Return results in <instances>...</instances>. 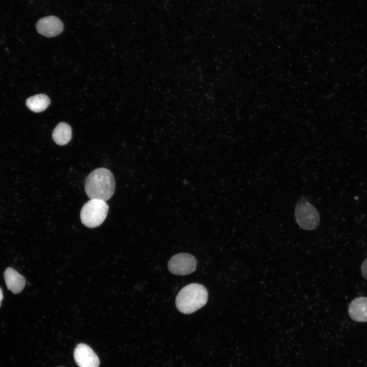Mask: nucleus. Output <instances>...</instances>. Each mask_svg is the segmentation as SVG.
Listing matches in <instances>:
<instances>
[{
    "mask_svg": "<svg viewBox=\"0 0 367 367\" xmlns=\"http://www.w3.org/2000/svg\"><path fill=\"white\" fill-rule=\"evenodd\" d=\"M115 189L114 176L105 168L95 169L86 178L85 190L90 199L106 201L113 196Z\"/></svg>",
    "mask_w": 367,
    "mask_h": 367,
    "instance_id": "1",
    "label": "nucleus"
},
{
    "mask_svg": "<svg viewBox=\"0 0 367 367\" xmlns=\"http://www.w3.org/2000/svg\"><path fill=\"white\" fill-rule=\"evenodd\" d=\"M62 21L55 16H48L40 19L36 23V29L41 35L47 37H54L63 30Z\"/></svg>",
    "mask_w": 367,
    "mask_h": 367,
    "instance_id": "7",
    "label": "nucleus"
},
{
    "mask_svg": "<svg viewBox=\"0 0 367 367\" xmlns=\"http://www.w3.org/2000/svg\"><path fill=\"white\" fill-rule=\"evenodd\" d=\"M54 141L59 145L67 144L72 137L71 128L65 122L59 123L55 128L52 135Z\"/></svg>",
    "mask_w": 367,
    "mask_h": 367,
    "instance_id": "10",
    "label": "nucleus"
},
{
    "mask_svg": "<svg viewBox=\"0 0 367 367\" xmlns=\"http://www.w3.org/2000/svg\"><path fill=\"white\" fill-rule=\"evenodd\" d=\"M348 312L352 319L357 322H367V297L354 299L350 304Z\"/></svg>",
    "mask_w": 367,
    "mask_h": 367,
    "instance_id": "8",
    "label": "nucleus"
},
{
    "mask_svg": "<svg viewBox=\"0 0 367 367\" xmlns=\"http://www.w3.org/2000/svg\"><path fill=\"white\" fill-rule=\"evenodd\" d=\"M109 206L106 201L91 199L82 208L80 217L82 223L89 228L99 226L107 217Z\"/></svg>",
    "mask_w": 367,
    "mask_h": 367,
    "instance_id": "3",
    "label": "nucleus"
},
{
    "mask_svg": "<svg viewBox=\"0 0 367 367\" xmlns=\"http://www.w3.org/2000/svg\"><path fill=\"white\" fill-rule=\"evenodd\" d=\"M50 102V99L47 95L39 94L28 98L26 100L25 104L33 112L39 113L44 111Z\"/></svg>",
    "mask_w": 367,
    "mask_h": 367,
    "instance_id": "11",
    "label": "nucleus"
},
{
    "mask_svg": "<svg viewBox=\"0 0 367 367\" xmlns=\"http://www.w3.org/2000/svg\"><path fill=\"white\" fill-rule=\"evenodd\" d=\"M205 287L198 283H191L184 287L177 294L175 304L177 309L185 314L192 313L202 306L207 301Z\"/></svg>",
    "mask_w": 367,
    "mask_h": 367,
    "instance_id": "2",
    "label": "nucleus"
},
{
    "mask_svg": "<svg viewBox=\"0 0 367 367\" xmlns=\"http://www.w3.org/2000/svg\"><path fill=\"white\" fill-rule=\"evenodd\" d=\"M295 215L297 224L303 229L313 230L319 225L320 217L318 211L305 197L298 200Z\"/></svg>",
    "mask_w": 367,
    "mask_h": 367,
    "instance_id": "4",
    "label": "nucleus"
},
{
    "mask_svg": "<svg viewBox=\"0 0 367 367\" xmlns=\"http://www.w3.org/2000/svg\"><path fill=\"white\" fill-rule=\"evenodd\" d=\"M3 292H2V289L0 287V305H1V301L3 299Z\"/></svg>",
    "mask_w": 367,
    "mask_h": 367,
    "instance_id": "13",
    "label": "nucleus"
},
{
    "mask_svg": "<svg viewBox=\"0 0 367 367\" xmlns=\"http://www.w3.org/2000/svg\"><path fill=\"white\" fill-rule=\"evenodd\" d=\"M168 268L169 271L177 275H186L193 273L196 268L195 258L187 253H178L169 260Z\"/></svg>",
    "mask_w": 367,
    "mask_h": 367,
    "instance_id": "5",
    "label": "nucleus"
},
{
    "mask_svg": "<svg viewBox=\"0 0 367 367\" xmlns=\"http://www.w3.org/2000/svg\"><path fill=\"white\" fill-rule=\"evenodd\" d=\"M361 271L362 276L367 279V258L363 261L361 266Z\"/></svg>",
    "mask_w": 367,
    "mask_h": 367,
    "instance_id": "12",
    "label": "nucleus"
},
{
    "mask_svg": "<svg viewBox=\"0 0 367 367\" xmlns=\"http://www.w3.org/2000/svg\"><path fill=\"white\" fill-rule=\"evenodd\" d=\"M4 276L7 288L14 294H18L24 289L25 279L14 269L11 268H7Z\"/></svg>",
    "mask_w": 367,
    "mask_h": 367,
    "instance_id": "9",
    "label": "nucleus"
},
{
    "mask_svg": "<svg viewBox=\"0 0 367 367\" xmlns=\"http://www.w3.org/2000/svg\"><path fill=\"white\" fill-rule=\"evenodd\" d=\"M74 360L79 367H98L99 360L97 355L88 345L81 343L75 347Z\"/></svg>",
    "mask_w": 367,
    "mask_h": 367,
    "instance_id": "6",
    "label": "nucleus"
}]
</instances>
